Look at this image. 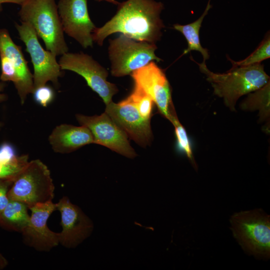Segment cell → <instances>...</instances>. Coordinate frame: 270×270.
Returning a JSON list of instances; mask_svg holds the SVG:
<instances>
[{"instance_id":"obj_3","label":"cell","mask_w":270,"mask_h":270,"mask_svg":"<svg viewBox=\"0 0 270 270\" xmlns=\"http://www.w3.org/2000/svg\"><path fill=\"white\" fill-rule=\"evenodd\" d=\"M20 6L18 12L20 20L32 24L47 50L56 56L68 52L55 0H25Z\"/></svg>"},{"instance_id":"obj_11","label":"cell","mask_w":270,"mask_h":270,"mask_svg":"<svg viewBox=\"0 0 270 270\" xmlns=\"http://www.w3.org/2000/svg\"><path fill=\"white\" fill-rule=\"evenodd\" d=\"M57 6L64 32L84 48L92 47L96 27L89 16L87 0H60Z\"/></svg>"},{"instance_id":"obj_8","label":"cell","mask_w":270,"mask_h":270,"mask_svg":"<svg viewBox=\"0 0 270 270\" xmlns=\"http://www.w3.org/2000/svg\"><path fill=\"white\" fill-rule=\"evenodd\" d=\"M15 26L31 58L34 71L32 74L34 90L46 85L48 81L58 86V78L62 76V72L56 56L44 49L31 24L22 22L20 24L16 23Z\"/></svg>"},{"instance_id":"obj_5","label":"cell","mask_w":270,"mask_h":270,"mask_svg":"<svg viewBox=\"0 0 270 270\" xmlns=\"http://www.w3.org/2000/svg\"><path fill=\"white\" fill-rule=\"evenodd\" d=\"M54 190L48 167L37 159L28 162L14 178L8 197L24 203L29 209L37 204L52 201Z\"/></svg>"},{"instance_id":"obj_18","label":"cell","mask_w":270,"mask_h":270,"mask_svg":"<svg viewBox=\"0 0 270 270\" xmlns=\"http://www.w3.org/2000/svg\"><path fill=\"white\" fill-rule=\"evenodd\" d=\"M210 2V0H208L204 12L194 22L185 25L179 24L174 25V28L184 35L188 42V48L184 50L183 54H186L192 50L198 51L203 56L204 62L209 58V54L208 50L204 48L200 44L199 32L203 20L212 8Z\"/></svg>"},{"instance_id":"obj_16","label":"cell","mask_w":270,"mask_h":270,"mask_svg":"<svg viewBox=\"0 0 270 270\" xmlns=\"http://www.w3.org/2000/svg\"><path fill=\"white\" fill-rule=\"evenodd\" d=\"M54 150L60 153L73 152L85 145L94 143V138L86 127L62 124L57 126L49 136Z\"/></svg>"},{"instance_id":"obj_24","label":"cell","mask_w":270,"mask_h":270,"mask_svg":"<svg viewBox=\"0 0 270 270\" xmlns=\"http://www.w3.org/2000/svg\"><path fill=\"white\" fill-rule=\"evenodd\" d=\"M13 182L10 179H0V214L10 201L8 192Z\"/></svg>"},{"instance_id":"obj_13","label":"cell","mask_w":270,"mask_h":270,"mask_svg":"<svg viewBox=\"0 0 270 270\" xmlns=\"http://www.w3.org/2000/svg\"><path fill=\"white\" fill-rule=\"evenodd\" d=\"M131 76L134 83L151 98L160 112L168 120L174 106L170 86L163 70L152 61L133 72Z\"/></svg>"},{"instance_id":"obj_4","label":"cell","mask_w":270,"mask_h":270,"mask_svg":"<svg viewBox=\"0 0 270 270\" xmlns=\"http://www.w3.org/2000/svg\"><path fill=\"white\" fill-rule=\"evenodd\" d=\"M234 237L250 254L263 258L270 256V218L261 209L242 211L230 218Z\"/></svg>"},{"instance_id":"obj_21","label":"cell","mask_w":270,"mask_h":270,"mask_svg":"<svg viewBox=\"0 0 270 270\" xmlns=\"http://www.w3.org/2000/svg\"><path fill=\"white\" fill-rule=\"evenodd\" d=\"M270 57V38L267 34L256 49L245 59L235 62L230 58L228 59L234 65L247 66L260 64L262 60Z\"/></svg>"},{"instance_id":"obj_23","label":"cell","mask_w":270,"mask_h":270,"mask_svg":"<svg viewBox=\"0 0 270 270\" xmlns=\"http://www.w3.org/2000/svg\"><path fill=\"white\" fill-rule=\"evenodd\" d=\"M32 94L36 102L44 107L50 103L54 98V90L46 85L35 89Z\"/></svg>"},{"instance_id":"obj_2","label":"cell","mask_w":270,"mask_h":270,"mask_svg":"<svg viewBox=\"0 0 270 270\" xmlns=\"http://www.w3.org/2000/svg\"><path fill=\"white\" fill-rule=\"evenodd\" d=\"M196 62L200 72L206 76L214 94L222 98L232 110H235V104L240 97L260 88L270 82V77L260 63L247 66L232 64V68L226 72L218 74L209 70L206 62Z\"/></svg>"},{"instance_id":"obj_17","label":"cell","mask_w":270,"mask_h":270,"mask_svg":"<svg viewBox=\"0 0 270 270\" xmlns=\"http://www.w3.org/2000/svg\"><path fill=\"white\" fill-rule=\"evenodd\" d=\"M28 207L24 203L10 200L0 214V226L22 233L28 224Z\"/></svg>"},{"instance_id":"obj_28","label":"cell","mask_w":270,"mask_h":270,"mask_svg":"<svg viewBox=\"0 0 270 270\" xmlns=\"http://www.w3.org/2000/svg\"><path fill=\"white\" fill-rule=\"evenodd\" d=\"M6 84L3 82H0V102L4 101L6 98V96L5 94H2V92L4 90ZM1 126V124L0 123V126Z\"/></svg>"},{"instance_id":"obj_22","label":"cell","mask_w":270,"mask_h":270,"mask_svg":"<svg viewBox=\"0 0 270 270\" xmlns=\"http://www.w3.org/2000/svg\"><path fill=\"white\" fill-rule=\"evenodd\" d=\"M28 156H18L12 162H4L0 160V179H10L14 180L28 162Z\"/></svg>"},{"instance_id":"obj_29","label":"cell","mask_w":270,"mask_h":270,"mask_svg":"<svg viewBox=\"0 0 270 270\" xmlns=\"http://www.w3.org/2000/svg\"><path fill=\"white\" fill-rule=\"evenodd\" d=\"M96 0L98 1V2H101V1H102V0H104V1L109 2L115 4H118L120 3V2H117V1H116L115 0Z\"/></svg>"},{"instance_id":"obj_7","label":"cell","mask_w":270,"mask_h":270,"mask_svg":"<svg viewBox=\"0 0 270 270\" xmlns=\"http://www.w3.org/2000/svg\"><path fill=\"white\" fill-rule=\"evenodd\" d=\"M0 80L13 82L23 104L27 95L34 90L33 75L22 48L12 40L8 30L0 29Z\"/></svg>"},{"instance_id":"obj_27","label":"cell","mask_w":270,"mask_h":270,"mask_svg":"<svg viewBox=\"0 0 270 270\" xmlns=\"http://www.w3.org/2000/svg\"><path fill=\"white\" fill-rule=\"evenodd\" d=\"M8 264V262L7 260L0 252V270L6 268Z\"/></svg>"},{"instance_id":"obj_12","label":"cell","mask_w":270,"mask_h":270,"mask_svg":"<svg viewBox=\"0 0 270 270\" xmlns=\"http://www.w3.org/2000/svg\"><path fill=\"white\" fill-rule=\"evenodd\" d=\"M31 215L27 226L22 232L24 243L40 252H48L60 244L59 232L50 230L47 222L56 210L52 201L37 204L29 208Z\"/></svg>"},{"instance_id":"obj_1","label":"cell","mask_w":270,"mask_h":270,"mask_svg":"<svg viewBox=\"0 0 270 270\" xmlns=\"http://www.w3.org/2000/svg\"><path fill=\"white\" fill-rule=\"evenodd\" d=\"M163 9V4L154 0L120 2L116 14L103 26L95 28L93 41L101 46L107 36L120 32L137 41L155 44L160 39L164 27L160 18Z\"/></svg>"},{"instance_id":"obj_19","label":"cell","mask_w":270,"mask_h":270,"mask_svg":"<svg viewBox=\"0 0 270 270\" xmlns=\"http://www.w3.org/2000/svg\"><path fill=\"white\" fill-rule=\"evenodd\" d=\"M168 120L174 127L178 150L186 155L192 165L196 168L188 136L185 128L178 120L174 108L171 110Z\"/></svg>"},{"instance_id":"obj_25","label":"cell","mask_w":270,"mask_h":270,"mask_svg":"<svg viewBox=\"0 0 270 270\" xmlns=\"http://www.w3.org/2000/svg\"><path fill=\"white\" fill-rule=\"evenodd\" d=\"M14 148L10 144L4 143L0 146V160L4 162H12L17 158Z\"/></svg>"},{"instance_id":"obj_20","label":"cell","mask_w":270,"mask_h":270,"mask_svg":"<svg viewBox=\"0 0 270 270\" xmlns=\"http://www.w3.org/2000/svg\"><path fill=\"white\" fill-rule=\"evenodd\" d=\"M126 99L135 106L142 117L150 120L154 102L141 87L134 84L133 90Z\"/></svg>"},{"instance_id":"obj_15","label":"cell","mask_w":270,"mask_h":270,"mask_svg":"<svg viewBox=\"0 0 270 270\" xmlns=\"http://www.w3.org/2000/svg\"><path fill=\"white\" fill-rule=\"evenodd\" d=\"M60 214L62 231L59 232L60 244L66 248H74L90 236L93 224L80 208L72 204L67 196L56 204Z\"/></svg>"},{"instance_id":"obj_26","label":"cell","mask_w":270,"mask_h":270,"mask_svg":"<svg viewBox=\"0 0 270 270\" xmlns=\"http://www.w3.org/2000/svg\"><path fill=\"white\" fill-rule=\"evenodd\" d=\"M25 0H0V12L2 10V4L4 3H13L20 6Z\"/></svg>"},{"instance_id":"obj_14","label":"cell","mask_w":270,"mask_h":270,"mask_svg":"<svg viewBox=\"0 0 270 270\" xmlns=\"http://www.w3.org/2000/svg\"><path fill=\"white\" fill-rule=\"evenodd\" d=\"M106 106L105 112L128 136L142 146L150 142V120L142 117L132 104L126 98L118 104L111 102Z\"/></svg>"},{"instance_id":"obj_10","label":"cell","mask_w":270,"mask_h":270,"mask_svg":"<svg viewBox=\"0 0 270 270\" xmlns=\"http://www.w3.org/2000/svg\"><path fill=\"white\" fill-rule=\"evenodd\" d=\"M76 118L82 126L90 130L94 144L104 146L128 158L136 156L126 134L106 112L92 116L77 114Z\"/></svg>"},{"instance_id":"obj_6","label":"cell","mask_w":270,"mask_h":270,"mask_svg":"<svg viewBox=\"0 0 270 270\" xmlns=\"http://www.w3.org/2000/svg\"><path fill=\"white\" fill-rule=\"evenodd\" d=\"M109 42L111 73L114 76L131 74L151 62L162 60L155 54V44L137 41L122 34Z\"/></svg>"},{"instance_id":"obj_9","label":"cell","mask_w":270,"mask_h":270,"mask_svg":"<svg viewBox=\"0 0 270 270\" xmlns=\"http://www.w3.org/2000/svg\"><path fill=\"white\" fill-rule=\"evenodd\" d=\"M58 63L62 70L72 71L82 76L106 105L118 92L116 86L106 80V70L87 54L66 52L62 55Z\"/></svg>"}]
</instances>
